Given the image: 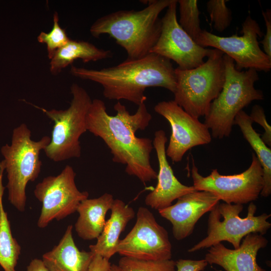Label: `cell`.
<instances>
[{
	"label": "cell",
	"instance_id": "10",
	"mask_svg": "<svg viewBox=\"0 0 271 271\" xmlns=\"http://www.w3.org/2000/svg\"><path fill=\"white\" fill-rule=\"evenodd\" d=\"M240 32V36L222 37L203 30L195 42L202 47H212L221 51L234 61L237 70L269 71L271 58L259 47L258 39L263 34L258 23L248 15L242 24Z\"/></svg>",
	"mask_w": 271,
	"mask_h": 271
},
{
	"label": "cell",
	"instance_id": "28",
	"mask_svg": "<svg viewBox=\"0 0 271 271\" xmlns=\"http://www.w3.org/2000/svg\"><path fill=\"white\" fill-rule=\"evenodd\" d=\"M253 122L260 125L264 129V132L261 137L264 143L269 147L271 146V127L268 123L262 106L259 105H254L251 109L249 115Z\"/></svg>",
	"mask_w": 271,
	"mask_h": 271
},
{
	"label": "cell",
	"instance_id": "14",
	"mask_svg": "<svg viewBox=\"0 0 271 271\" xmlns=\"http://www.w3.org/2000/svg\"><path fill=\"white\" fill-rule=\"evenodd\" d=\"M154 110L170 124L171 134L166 154L174 163L181 161L192 148L211 142V133L204 123L189 114L174 100L159 102Z\"/></svg>",
	"mask_w": 271,
	"mask_h": 271
},
{
	"label": "cell",
	"instance_id": "30",
	"mask_svg": "<svg viewBox=\"0 0 271 271\" xmlns=\"http://www.w3.org/2000/svg\"><path fill=\"white\" fill-rule=\"evenodd\" d=\"M262 15L265 22L266 32L260 43L262 45L263 52L271 58V10L262 11Z\"/></svg>",
	"mask_w": 271,
	"mask_h": 271
},
{
	"label": "cell",
	"instance_id": "12",
	"mask_svg": "<svg viewBox=\"0 0 271 271\" xmlns=\"http://www.w3.org/2000/svg\"><path fill=\"white\" fill-rule=\"evenodd\" d=\"M116 252L122 256L146 260L172 257V244L166 229L160 225L148 208L140 207L136 222L129 233L120 239Z\"/></svg>",
	"mask_w": 271,
	"mask_h": 271
},
{
	"label": "cell",
	"instance_id": "17",
	"mask_svg": "<svg viewBox=\"0 0 271 271\" xmlns=\"http://www.w3.org/2000/svg\"><path fill=\"white\" fill-rule=\"evenodd\" d=\"M267 243L262 235L250 233L238 248L229 249L221 243L211 246L204 259L208 264L219 265L226 271H266L258 264L256 257L258 251Z\"/></svg>",
	"mask_w": 271,
	"mask_h": 271
},
{
	"label": "cell",
	"instance_id": "11",
	"mask_svg": "<svg viewBox=\"0 0 271 271\" xmlns=\"http://www.w3.org/2000/svg\"><path fill=\"white\" fill-rule=\"evenodd\" d=\"M76 173L66 165L57 176H49L38 183L34 190L35 197L42 203L37 225L40 228L50 222L59 221L76 212L80 203L88 198L87 191H79L75 183Z\"/></svg>",
	"mask_w": 271,
	"mask_h": 271
},
{
	"label": "cell",
	"instance_id": "32",
	"mask_svg": "<svg viewBox=\"0 0 271 271\" xmlns=\"http://www.w3.org/2000/svg\"><path fill=\"white\" fill-rule=\"evenodd\" d=\"M27 271H50L43 260L40 259H32L27 267Z\"/></svg>",
	"mask_w": 271,
	"mask_h": 271
},
{
	"label": "cell",
	"instance_id": "13",
	"mask_svg": "<svg viewBox=\"0 0 271 271\" xmlns=\"http://www.w3.org/2000/svg\"><path fill=\"white\" fill-rule=\"evenodd\" d=\"M177 0H172L161 19L160 37L151 53L176 62L178 68L188 70L204 62L211 49L202 47L182 29L177 18Z\"/></svg>",
	"mask_w": 271,
	"mask_h": 271
},
{
	"label": "cell",
	"instance_id": "19",
	"mask_svg": "<svg viewBox=\"0 0 271 271\" xmlns=\"http://www.w3.org/2000/svg\"><path fill=\"white\" fill-rule=\"evenodd\" d=\"M110 210V216L106 221L96 243L89 246L93 255L97 254L109 260L117 253L120 234L135 216L133 208L120 199L114 200Z\"/></svg>",
	"mask_w": 271,
	"mask_h": 271
},
{
	"label": "cell",
	"instance_id": "21",
	"mask_svg": "<svg viewBox=\"0 0 271 271\" xmlns=\"http://www.w3.org/2000/svg\"><path fill=\"white\" fill-rule=\"evenodd\" d=\"M112 56L110 50L98 48L87 41L70 39L50 59V71L56 75L76 60L81 59L84 63H88L110 58Z\"/></svg>",
	"mask_w": 271,
	"mask_h": 271
},
{
	"label": "cell",
	"instance_id": "29",
	"mask_svg": "<svg viewBox=\"0 0 271 271\" xmlns=\"http://www.w3.org/2000/svg\"><path fill=\"white\" fill-rule=\"evenodd\" d=\"M208 265L205 259L192 260L179 259L175 261V271H203Z\"/></svg>",
	"mask_w": 271,
	"mask_h": 271
},
{
	"label": "cell",
	"instance_id": "5",
	"mask_svg": "<svg viewBox=\"0 0 271 271\" xmlns=\"http://www.w3.org/2000/svg\"><path fill=\"white\" fill-rule=\"evenodd\" d=\"M31 136L27 124L21 123L14 129L11 145L7 144L1 149L7 174L9 201L22 212L26 208L27 185L39 177L42 165L40 154L50 142L48 136L37 141L32 140Z\"/></svg>",
	"mask_w": 271,
	"mask_h": 271
},
{
	"label": "cell",
	"instance_id": "25",
	"mask_svg": "<svg viewBox=\"0 0 271 271\" xmlns=\"http://www.w3.org/2000/svg\"><path fill=\"white\" fill-rule=\"evenodd\" d=\"M121 271H175V261L146 260L122 256L118 262Z\"/></svg>",
	"mask_w": 271,
	"mask_h": 271
},
{
	"label": "cell",
	"instance_id": "6",
	"mask_svg": "<svg viewBox=\"0 0 271 271\" xmlns=\"http://www.w3.org/2000/svg\"><path fill=\"white\" fill-rule=\"evenodd\" d=\"M224 54L211 49L207 60L188 70L175 69L176 87L173 100L185 111L198 119L205 116L225 81Z\"/></svg>",
	"mask_w": 271,
	"mask_h": 271
},
{
	"label": "cell",
	"instance_id": "20",
	"mask_svg": "<svg viewBox=\"0 0 271 271\" xmlns=\"http://www.w3.org/2000/svg\"><path fill=\"white\" fill-rule=\"evenodd\" d=\"M112 195L105 193L93 199H86L79 204V214L75 230L79 237L85 240L97 239L101 233L106 220V213L114 201Z\"/></svg>",
	"mask_w": 271,
	"mask_h": 271
},
{
	"label": "cell",
	"instance_id": "33",
	"mask_svg": "<svg viewBox=\"0 0 271 271\" xmlns=\"http://www.w3.org/2000/svg\"><path fill=\"white\" fill-rule=\"evenodd\" d=\"M109 271H121L117 265L112 264H111Z\"/></svg>",
	"mask_w": 271,
	"mask_h": 271
},
{
	"label": "cell",
	"instance_id": "31",
	"mask_svg": "<svg viewBox=\"0 0 271 271\" xmlns=\"http://www.w3.org/2000/svg\"><path fill=\"white\" fill-rule=\"evenodd\" d=\"M110 266L109 259L95 254L93 255L88 271H109Z\"/></svg>",
	"mask_w": 271,
	"mask_h": 271
},
{
	"label": "cell",
	"instance_id": "2",
	"mask_svg": "<svg viewBox=\"0 0 271 271\" xmlns=\"http://www.w3.org/2000/svg\"><path fill=\"white\" fill-rule=\"evenodd\" d=\"M70 72L77 78L99 84L108 99H124L138 106L147 100V88L161 87L174 93L176 87L175 69L171 60L153 53L101 69L72 65Z\"/></svg>",
	"mask_w": 271,
	"mask_h": 271
},
{
	"label": "cell",
	"instance_id": "16",
	"mask_svg": "<svg viewBox=\"0 0 271 271\" xmlns=\"http://www.w3.org/2000/svg\"><path fill=\"white\" fill-rule=\"evenodd\" d=\"M168 139L165 131L160 129L155 132L153 141L159 164L157 184L145 198V204L155 210H160L172 205L181 196L196 191L194 187L181 183L176 177L166 154Z\"/></svg>",
	"mask_w": 271,
	"mask_h": 271
},
{
	"label": "cell",
	"instance_id": "8",
	"mask_svg": "<svg viewBox=\"0 0 271 271\" xmlns=\"http://www.w3.org/2000/svg\"><path fill=\"white\" fill-rule=\"evenodd\" d=\"M243 208L241 204L219 202L209 212L207 236L188 251L194 252L222 241L230 243L234 249H236L248 234H265L271 227V223L267 221L271 215L263 213L255 216L257 207L252 202L248 206L247 216L241 218L239 214Z\"/></svg>",
	"mask_w": 271,
	"mask_h": 271
},
{
	"label": "cell",
	"instance_id": "24",
	"mask_svg": "<svg viewBox=\"0 0 271 271\" xmlns=\"http://www.w3.org/2000/svg\"><path fill=\"white\" fill-rule=\"evenodd\" d=\"M180 19L178 23L182 29L195 41L202 32L200 12L196 0H179Z\"/></svg>",
	"mask_w": 271,
	"mask_h": 271
},
{
	"label": "cell",
	"instance_id": "18",
	"mask_svg": "<svg viewBox=\"0 0 271 271\" xmlns=\"http://www.w3.org/2000/svg\"><path fill=\"white\" fill-rule=\"evenodd\" d=\"M69 225L59 243L43 254L42 260L50 271H88L93 257L91 251H80L72 235Z\"/></svg>",
	"mask_w": 271,
	"mask_h": 271
},
{
	"label": "cell",
	"instance_id": "3",
	"mask_svg": "<svg viewBox=\"0 0 271 271\" xmlns=\"http://www.w3.org/2000/svg\"><path fill=\"white\" fill-rule=\"evenodd\" d=\"M172 0L148 1L139 10H118L97 19L91 26V35L98 38L107 34L124 49L127 59L142 58L149 53L161 32L160 13Z\"/></svg>",
	"mask_w": 271,
	"mask_h": 271
},
{
	"label": "cell",
	"instance_id": "23",
	"mask_svg": "<svg viewBox=\"0 0 271 271\" xmlns=\"http://www.w3.org/2000/svg\"><path fill=\"white\" fill-rule=\"evenodd\" d=\"M4 170V166L0 163V265L4 271H16L21 247L12 235L8 214L4 208L5 187L2 178Z\"/></svg>",
	"mask_w": 271,
	"mask_h": 271
},
{
	"label": "cell",
	"instance_id": "22",
	"mask_svg": "<svg viewBox=\"0 0 271 271\" xmlns=\"http://www.w3.org/2000/svg\"><path fill=\"white\" fill-rule=\"evenodd\" d=\"M253 121L243 110L236 115L234 124L237 125L244 139L255 152L263 170V186L260 195L264 197L271 194V150L253 128Z\"/></svg>",
	"mask_w": 271,
	"mask_h": 271
},
{
	"label": "cell",
	"instance_id": "15",
	"mask_svg": "<svg viewBox=\"0 0 271 271\" xmlns=\"http://www.w3.org/2000/svg\"><path fill=\"white\" fill-rule=\"evenodd\" d=\"M219 201L218 197L209 192L195 191L181 196L175 204L158 211L172 224L174 238L181 240L193 233L199 219L211 211Z\"/></svg>",
	"mask_w": 271,
	"mask_h": 271
},
{
	"label": "cell",
	"instance_id": "7",
	"mask_svg": "<svg viewBox=\"0 0 271 271\" xmlns=\"http://www.w3.org/2000/svg\"><path fill=\"white\" fill-rule=\"evenodd\" d=\"M72 99L64 110H48L26 102L41 110L54 122L50 142L43 150L46 156L56 162L79 158L81 154L80 138L87 130L86 119L92 100L82 87L73 83Z\"/></svg>",
	"mask_w": 271,
	"mask_h": 271
},
{
	"label": "cell",
	"instance_id": "26",
	"mask_svg": "<svg viewBox=\"0 0 271 271\" xmlns=\"http://www.w3.org/2000/svg\"><path fill=\"white\" fill-rule=\"evenodd\" d=\"M70 40L65 30L61 28L59 24V15L57 12L53 14V25L51 30L48 33L41 32L37 37L39 43L46 44L48 57L50 60L56 52L65 45Z\"/></svg>",
	"mask_w": 271,
	"mask_h": 271
},
{
	"label": "cell",
	"instance_id": "27",
	"mask_svg": "<svg viewBox=\"0 0 271 271\" xmlns=\"http://www.w3.org/2000/svg\"><path fill=\"white\" fill-rule=\"evenodd\" d=\"M228 2L227 0H210L206 4L211 22L219 32L225 31L231 22V12L226 5Z\"/></svg>",
	"mask_w": 271,
	"mask_h": 271
},
{
	"label": "cell",
	"instance_id": "9",
	"mask_svg": "<svg viewBox=\"0 0 271 271\" xmlns=\"http://www.w3.org/2000/svg\"><path fill=\"white\" fill-rule=\"evenodd\" d=\"M193 186L196 191L209 192L229 204H244L257 200L263 186L262 167L253 153L249 167L243 172L231 175L220 174L213 169L207 176L201 175L192 159Z\"/></svg>",
	"mask_w": 271,
	"mask_h": 271
},
{
	"label": "cell",
	"instance_id": "1",
	"mask_svg": "<svg viewBox=\"0 0 271 271\" xmlns=\"http://www.w3.org/2000/svg\"><path fill=\"white\" fill-rule=\"evenodd\" d=\"M114 109L116 114L110 115L102 100H92L86 115L87 130L103 141L112 155V161L126 165L128 175L144 184L156 179L157 173L150 161L153 141L136 134L138 130H145L152 118L145 103L139 105L132 114L119 101Z\"/></svg>",
	"mask_w": 271,
	"mask_h": 271
},
{
	"label": "cell",
	"instance_id": "4",
	"mask_svg": "<svg viewBox=\"0 0 271 271\" xmlns=\"http://www.w3.org/2000/svg\"><path fill=\"white\" fill-rule=\"evenodd\" d=\"M223 60L224 83L221 92L211 103L204 122L211 130L212 138L218 139L230 136L234 118L239 111L252 101L264 98L262 91L254 87L259 79L256 70H237L234 61L225 54Z\"/></svg>",
	"mask_w": 271,
	"mask_h": 271
}]
</instances>
